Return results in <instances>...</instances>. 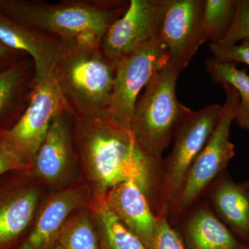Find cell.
<instances>
[{
  "instance_id": "obj_1",
  "label": "cell",
  "mask_w": 249,
  "mask_h": 249,
  "mask_svg": "<svg viewBox=\"0 0 249 249\" xmlns=\"http://www.w3.org/2000/svg\"><path fill=\"white\" fill-rule=\"evenodd\" d=\"M73 119L75 140L93 196H106L116 185L132 180L146 195L157 215L163 160L147 155L131 130L109 116Z\"/></svg>"
},
{
  "instance_id": "obj_2",
  "label": "cell",
  "mask_w": 249,
  "mask_h": 249,
  "mask_svg": "<svg viewBox=\"0 0 249 249\" xmlns=\"http://www.w3.org/2000/svg\"><path fill=\"white\" fill-rule=\"evenodd\" d=\"M117 61L101 45L88 41H62V53L53 73L69 112L92 119L109 114Z\"/></svg>"
},
{
  "instance_id": "obj_3",
  "label": "cell",
  "mask_w": 249,
  "mask_h": 249,
  "mask_svg": "<svg viewBox=\"0 0 249 249\" xmlns=\"http://www.w3.org/2000/svg\"><path fill=\"white\" fill-rule=\"evenodd\" d=\"M129 1L62 0L50 4L35 0H0V11L14 21L58 37L101 45L106 31L125 13Z\"/></svg>"
},
{
  "instance_id": "obj_4",
  "label": "cell",
  "mask_w": 249,
  "mask_h": 249,
  "mask_svg": "<svg viewBox=\"0 0 249 249\" xmlns=\"http://www.w3.org/2000/svg\"><path fill=\"white\" fill-rule=\"evenodd\" d=\"M181 72L168 59L157 69L134 106L131 132L142 150L156 160H163L175 128L191 111L177 97Z\"/></svg>"
},
{
  "instance_id": "obj_5",
  "label": "cell",
  "mask_w": 249,
  "mask_h": 249,
  "mask_svg": "<svg viewBox=\"0 0 249 249\" xmlns=\"http://www.w3.org/2000/svg\"><path fill=\"white\" fill-rule=\"evenodd\" d=\"M222 85L226 101L219 122L187 174L182 189L169 214L174 220L178 221L193 209L205 192L227 171L229 162L235 157V145L230 140L231 127L238 112L240 95L231 85Z\"/></svg>"
},
{
  "instance_id": "obj_6",
  "label": "cell",
  "mask_w": 249,
  "mask_h": 249,
  "mask_svg": "<svg viewBox=\"0 0 249 249\" xmlns=\"http://www.w3.org/2000/svg\"><path fill=\"white\" fill-rule=\"evenodd\" d=\"M222 109L219 105H210L200 110H191L178 123L173 134V150L163 160L157 216H169L187 174L211 138Z\"/></svg>"
},
{
  "instance_id": "obj_7",
  "label": "cell",
  "mask_w": 249,
  "mask_h": 249,
  "mask_svg": "<svg viewBox=\"0 0 249 249\" xmlns=\"http://www.w3.org/2000/svg\"><path fill=\"white\" fill-rule=\"evenodd\" d=\"M69 111L53 75L36 83L19 119L0 132V145L31 172L36 153L53 119Z\"/></svg>"
},
{
  "instance_id": "obj_8",
  "label": "cell",
  "mask_w": 249,
  "mask_h": 249,
  "mask_svg": "<svg viewBox=\"0 0 249 249\" xmlns=\"http://www.w3.org/2000/svg\"><path fill=\"white\" fill-rule=\"evenodd\" d=\"M168 59L160 37L147 41L119 59L108 116L130 130L134 106L141 91Z\"/></svg>"
},
{
  "instance_id": "obj_9",
  "label": "cell",
  "mask_w": 249,
  "mask_h": 249,
  "mask_svg": "<svg viewBox=\"0 0 249 249\" xmlns=\"http://www.w3.org/2000/svg\"><path fill=\"white\" fill-rule=\"evenodd\" d=\"M167 0H131L127 11L109 26L101 47L118 61L126 54L159 37Z\"/></svg>"
},
{
  "instance_id": "obj_10",
  "label": "cell",
  "mask_w": 249,
  "mask_h": 249,
  "mask_svg": "<svg viewBox=\"0 0 249 249\" xmlns=\"http://www.w3.org/2000/svg\"><path fill=\"white\" fill-rule=\"evenodd\" d=\"M202 0H167L159 37L168 60L182 71L205 40L201 31Z\"/></svg>"
},
{
  "instance_id": "obj_11",
  "label": "cell",
  "mask_w": 249,
  "mask_h": 249,
  "mask_svg": "<svg viewBox=\"0 0 249 249\" xmlns=\"http://www.w3.org/2000/svg\"><path fill=\"white\" fill-rule=\"evenodd\" d=\"M40 199L36 187L22 178L0 184V249H15L30 227Z\"/></svg>"
},
{
  "instance_id": "obj_12",
  "label": "cell",
  "mask_w": 249,
  "mask_h": 249,
  "mask_svg": "<svg viewBox=\"0 0 249 249\" xmlns=\"http://www.w3.org/2000/svg\"><path fill=\"white\" fill-rule=\"evenodd\" d=\"M0 42L32 59L36 83L53 74L62 53L60 39L22 25L1 11Z\"/></svg>"
},
{
  "instance_id": "obj_13",
  "label": "cell",
  "mask_w": 249,
  "mask_h": 249,
  "mask_svg": "<svg viewBox=\"0 0 249 249\" xmlns=\"http://www.w3.org/2000/svg\"><path fill=\"white\" fill-rule=\"evenodd\" d=\"M106 199L113 213L148 249L157 230L158 216L139 185L132 180L119 183L108 192Z\"/></svg>"
},
{
  "instance_id": "obj_14",
  "label": "cell",
  "mask_w": 249,
  "mask_h": 249,
  "mask_svg": "<svg viewBox=\"0 0 249 249\" xmlns=\"http://www.w3.org/2000/svg\"><path fill=\"white\" fill-rule=\"evenodd\" d=\"M72 119L67 111L57 116L36 153L31 171L47 182L61 181L73 163V141L70 126Z\"/></svg>"
},
{
  "instance_id": "obj_15",
  "label": "cell",
  "mask_w": 249,
  "mask_h": 249,
  "mask_svg": "<svg viewBox=\"0 0 249 249\" xmlns=\"http://www.w3.org/2000/svg\"><path fill=\"white\" fill-rule=\"evenodd\" d=\"M83 202V193L69 189L51 198L41 210L34 227L15 249H51L58 241L70 214Z\"/></svg>"
},
{
  "instance_id": "obj_16",
  "label": "cell",
  "mask_w": 249,
  "mask_h": 249,
  "mask_svg": "<svg viewBox=\"0 0 249 249\" xmlns=\"http://www.w3.org/2000/svg\"><path fill=\"white\" fill-rule=\"evenodd\" d=\"M32 59L26 55L0 71V132L11 119H19L36 85Z\"/></svg>"
},
{
  "instance_id": "obj_17",
  "label": "cell",
  "mask_w": 249,
  "mask_h": 249,
  "mask_svg": "<svg viewBox=\"0 0 249 249\" xmlns=\"http://www.w3.org/2000/svg\"><path fill=\"white\" fill-rule=\"evenodd\" d=\"M211 199L224 224L236 235L249 239V188L225 171L213 183Z\"/></svg>"
},
{
  "instance_id": "obj_18",
  "label": "cell",
  "mask_w": 249,
  "mask_h": 249,
  "mask_svg": "<svg viewBox=\"0 0 249 249\" xmlns=\"http://www.w3.org/2000/svg\"><path fill=\"white\" fill-rule=\"evenodd\" d=\"M188 249H245L231 231L204 206L190 214L184 225Z\"/></svg>"
},
{
  "instance_id": "obj_19",
  "label": "cell",
  "mask_w": 249,
  "mask_h": 249,
  "mask_svg": "<svg viewBox=\"0 0 249 249\" xmlns=\"http://www.w3.org/2000/svg\"><path fill=\"white\" fill-rule=\"evenodd\" d=\"M90 209L101 249H147L113 213L106 196H93Z\"/></svg>"
},
{
  "instance_id": "obj_20",
  "label": "cell",
  "mask_w": 249,
  "mask_h": 249,
  "mask_svg": "<svg viewBox=\"0 0 249 249\" xmlns=\"http://www.w3.org/2000/svg\"><path fill=\"white\" fill-rule=\"evenodd\" d=\"M206 68L214 83H227L237 90L240 102L234 121L249 132V76L247 72L239 70L235 63L219 61L213 57L206 60Z\"/></svg>"
},
{
  "instance_id": "obj_21",
  "label": "cell",
  "mask_w": 249,
  "mask_h": 249,
  "mask_svg": "<svg viewBox=\"0 0 249 249\" xmlns=\"http://www.w3.org/2000/svg\"><path fill=\"white\" fill-rule=\"evenodd\" d=\"M237 0H206L201 18L205 40L217 43L227 35L235 17Z\"/></svg>"
},
{
  "instance_id": "obj_22",
  "label": "cell",
  "mask_w": 249,
  "mask_h": 249,
  "mask_svg": "<svg viewBox=\"0 0 249 249\" xmlns=\"http://www.w3.org/2000/svg\"><path fill=\"white\" fill-rule=\"evenodd\" d=\"M58 242L65 249H101L97 232L85 212L69 218Z\"/></svg>"
},
{
  "instance_id": "obj_23",
  "label": "cell",
  "mask_w": 249,
  "mask_h": 249,
  "mask_svg": "<svg viewBox=\"0 0 249 249\" xmlns=\"http://www.w3.org/2000/svg\"><path fill=\"white\" fill-rule=\"evenodd\" d=\"M249 40V0H237L235 17L227 35L217 43L231 45Z\"/></svg>"
},
{
  "instance_id": "obj_24",
  "label": "cell",
  "mask_w": 249,
  "mask_h": 249,
  "mask_svg": "<svg viewBox=\"0 0 249 249\" xmlns=\"http://www.w3.org/2000/svg\"><path fill=\"white\" fill-rule=\"evenodd\" d=\"M148 249H186L168 218L158 216L157 230Z\"/></svg>"
},
{
  "instance_id": "obj_25",
  "label": "cell",
  "mask_w": 249,
  "mask_h": 249,
  "mask_svg": "<svg viewBox=\"0 0 249 249\" xmlns=\"http://www.w3.org/2000/svg\"><path fill=\"white\" fill-rule=\"evenodd\" d=\"M210 50L213 58L225 62H242L249 66V40L241 41L237 45H224L219 43H211Z\"/></svg>"
},
{
  "instance_id": "obj_26",
  "label": "cell",
  "mask_w": 249,
  "mask_h": 249,
  "mask_svg": "<svg viewBox=\"0 0 249 249\" xmlns=\"http://www.w3.org/2000/svg\"><path fill=\"white\" fill-rule=\"evenodd\" d=\"M12 172H24L29 173L31 171L0 145V177Z\"/></svg>"
},
{
  "instance_id": "obj_27",
  "label": "cell",
  "mask_w": 249,
  "mask_h": 249,
  "mask_svg": "<svg viewBox=\"0 0 249 249\" xmlns=\"http://www.w3.org/2000/svg\"><path fill=\"white\" fill-rule=\"evenodd\" d=\"M26 55H27L8 48L0 42V62L14 61Z\"/></svg>"
},
{
  "instance_id": "obj_28",
  "label": "cell",
  "mask_w": 249,
  "mask_h": 249,
  "mask_svg": "<svg viewBox=\"0 0 249 249\" xmlns=\"http://www.w3.org/2000/svg\"><path fill=\"white\" fill-rule=\"evenodd\" d=\"M16 60H14V61L10 62H0V71L4 70L5 68H6V67H9V65H11V64L13 63V62L16 61Z\"/></svg>"
},
{
  "instance_id": "obj_29",
  "label": "cell",
  "mask_w": 249,
  "mask_h": 249,
  "mask_svg": "<svg viewBox=\"0 0 249 249\" xmlns=\"http://www.w3.org/2000/svg\"><path fill=\"white\" fill-rule=\"evenodd\" d=\"M242 183H244V185H245V186L246 187H247V188H249V179L248 180V181H245V182H242ZM245 249H249V247H245Z\"/></svg>"
},
{
  "instance_id": "obj_30",
  "label": "cell",
  "mask_w": 249,
  "mask_h": 249,
  "mask_svg": "<svg viewBox=\"0 0 249 249\" xmlns=\"http://www.w3.org/2000/svg\"><path fill=\"white\" fill-rule=\"evenodd\" d=\"M65 249L63 248V247H62L61 245H57V246H55V247H52V249Z\"/></svg>"
}]
</instances>
